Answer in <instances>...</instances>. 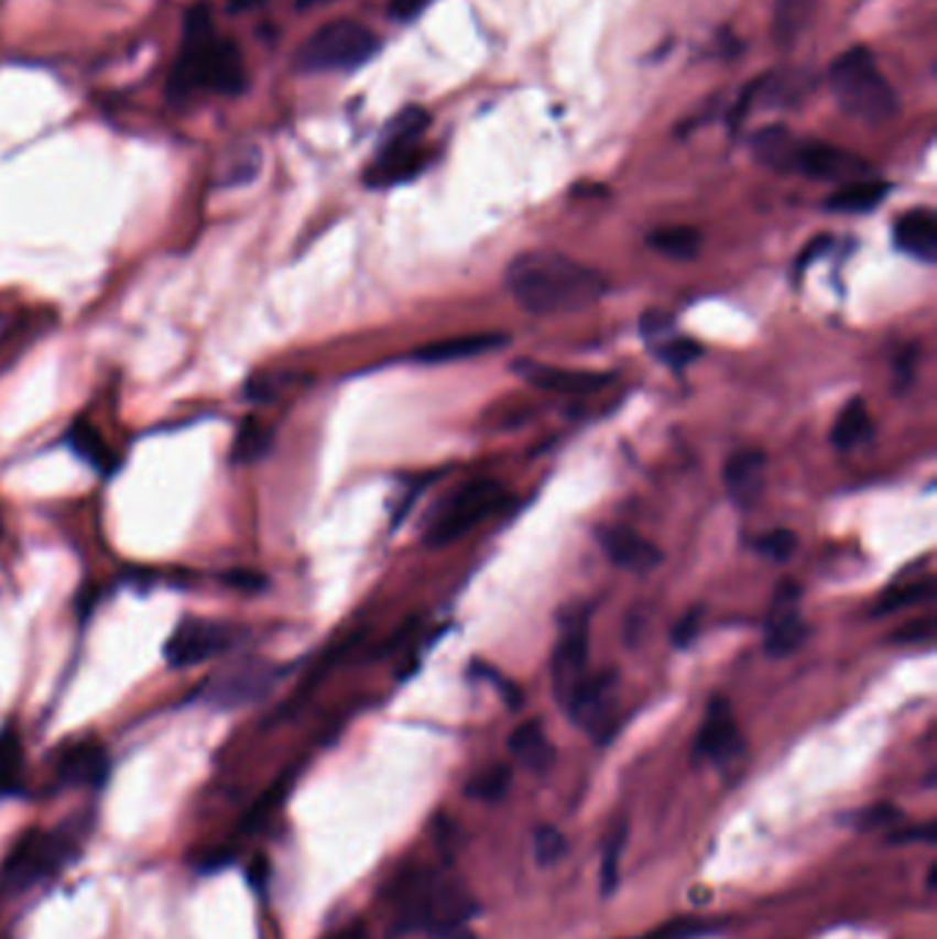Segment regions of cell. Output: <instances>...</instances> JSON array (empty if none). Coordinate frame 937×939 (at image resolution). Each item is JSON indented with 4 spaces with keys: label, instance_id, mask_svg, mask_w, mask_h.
<instances>
[{
    "label": "cell",
    "instance_id": "39",
    "mask_svg": "<svg viewBox=\"0 0 937 939\" xmlns=\"http://www.w3.org/2000/svg\"><path fill=\"white\" fill-rule=\"evenodd\" d=\"M696 630H698V613H690L687 619H682L679 626H676V632H674L676 646L685 648L687 643L693 641V635H696Z\"/></svg>",
    "mask_w": 937,
    "mask_h": 939
},
{
    "label": "cell",
    "instance_id": "36",
    "mask_svg": "<svg viewBox=\"0 0 937 939\" xmlns=\"http://www.w3.org/2000/svg\"><path fill=\"white\" fill-rule=\"evenodd\" d=\"M259 168H262V157H259V152H251L246 160H242V163H237L235 168L229 171V176H226V179H224V185L226 187L248 185V182L257 179Z\"/></svg>",
    "mask_w": 937,
    "mask_h": 939
},
{
    "label": "cell",
    "instance_id": "41",
    "mask_svg": "<svg viewBox=\"0 0 937 939\" xmlns=\"http://www.w3.org/2000/svg\"><path fill=\"white\" fill-rule=\"evenodd\" d=\"M929 632H933V624H929V621H918V626H913L911 632H900L896 641H911V637L922 641V637H929Z\"/></svg>",
    "mask_w": 937,
    "mask_h": 939
},
{
    "label": "cell",
    "instance_id": "28",
    "mask_svg": "<svg viewBox=\"0 0 937 939\" xmlns=\"http://www.w3.org/2000/svg\"><path fill=\"white\" fill-rule=\"evenodd\" d=\"M270 446H273V435L264 424H259L257 418L242 421L240 429H237L235 446H231V459L237 465H253L262 457H268Z\"/></svg>",
    "mask_w": 937,
    "mask_h": 939
},
{
    "label": "cell",
    "instance_id": "22",
    "mask_svg": "<svg viewBox=\"0 0 937 939\" xmlns=\"http://www.w3.org/2000/svg\"><path fill=\"white\" fill-rule=\"evenodd\" d=\"M891 185L883 179H858L850 185L839 187L834 196L825 201V209L839 215H867L878 209L889 198Z\"/></svg>",
    "mask_w": 937,
    "mask_h": 939
},
{
    "label": "cell",
    "instance_id": "8",
    "mask_svg": "<svg viewBox=\"0 0 937 939\" xmlns=\"http://www.w3.org/2000/svg\"><path fill=\"white\" fill-rule=\"evenodd\" d=\"M66 858H69V838L58 836V832H53V836L28 832L11 852L9 863L3 865L6 885H11L14 891L31 887L33 882L58 871L66 863Z\"/></svg>",
    "mask_w": 937,
    "mask_h": 939
},
{
    "label": "cell",
    "instance_id": "32",
    "mask_svg": "<svg viewBox=\"0 0 937 939\" xmlns=\"http://www.w3.org/2000/svg\"><path fill=\"white\" fill-rule=\"evenodd\" d=\"M22 769V744L11 731H0V791L11 788Z\"/></svg>",
    "mask_w": 937,
    "mask_h": 939
},
{
    "label": "cell",
    "instance_id": "6",
    "mask_svg": "<svg viewBox=\"0 0 937 939\" xmlns=\"http://www.w3.org/2000/svg\"><path fill=\"white\" fill-rule=\"evenodd\" d=\"M503 489L495 481H473L465 483L462 489L451 494L446 503L437 509L435 520L426 527L424 542L429 547H446L457 542L465 533L473 531L479 522H484L492 511L501 505Z\"/></svg>",
    "mask_w": 937,
    "mask_h": 939
},
{
    "label": "cell",
    "instance_id": "12",
    "mask_svg": "<svg viewBox=\"0 0 937 939\" xmlns=\"http://www.w3.org/2000/svg\"><path fill=\"white\" fill-rule=\"evenodd\" d=\"M808 626L800 615V588L784 582L775 593L764 626V652L770 657H789L803 646Z\"/></svg>",
    "mask_w": 937,
    "mask_h": 939
},
{
    "label": "cell",
    "instance_id": "11",
    "mask_svg": "<svg viewBox=\"0 0 937 939\" xmlns=\"http://www.w3.org/2000/svg\"><path fill=\"white\" fill-rule=\"evenodd\" d=\"M567 711L586 733H591L600 742L611 736L613 725H617V676H589L584 687L575 692Z\"/></svg>",
    "mask_w": 937,
    "mask_h": 939
},
{
    "label": "cell",
    "instance_id": "16",
    "mask_svg": "<svg viewBox=\"0 0 937 939\" xmlns=\"http://www.w3.org/2000/svg\"><path fill=\"white\" fill-rule=\"evenodd\" d=\"M600 544L606 549L608 558L617 566L630 571H649L660 564V549L652 542H646L638 533L627 531V527H606L600 531Z\"/></svg>",
    "mask_w": 937,
    "mask_h": 939
},
{
    "label": "cell",
    "instance_id": "35",
    "mask_svg": "<svg viewBox=\"0 0 937 939\" xmlns=\"http://www.w3.org/2000/svg\"><path fill=\"white\" fill-rule=\"evenodd\" d=\"M707 926H701L698 920H671V924L660 926V929H654L652 935L641 937V939H693V937H701L707 935Z\"/></svg>",
    "mask_w": 937,
    "mask_h": 939
},
{
    "label": "cell",
    "instance_id": "18",
    "mask_svg": "<svg viewBox=\"0 0 937 939\" xmlns=\"http://www.w3.org/2000/svg\"><path fill=\"white\" fill-rule=\"evenodd\" d=\"M894 242L902 253L933 264L937 259V218L933 209H913L894 226Z\"/></svg>",
    "mask_w": 937,
    "mask_h": 939
},
{
    "label": "cell",
    "instance_id": "30",
    "mask_svg": "<svg viewBox=\"0 0 937 939\" xmlns=\"http://www.w3.org/2000/svg\"><path fill=\"white\" fill-rule=\"evenodd\" d=\"M933 582H907V586L894 588V591L885 593L883 599H880L878 610H874V615H889L896 613V610L902 608H911V604L918 602H927L929 597H933Z\"/></svg>",
    "mask_w": 937,
    "mask_h": 939
},
{
    "label": "cell",
    "instance_id": "7",
    "mask_svg": "<svg viewBox=\"0 0 937 939\" xmlns=\"http://www.w3.org/2000/svg\"><path fill=\"white\" fill-rule=\"evenodd\" d=\"M281 670L259 659H248L226 674L213 676L201 690V701L215 706V709H242V706L257 703L270 692V687L279 681Z\"/></svg>",
    "mask_w": 937,
    "mask_h": 939
},
{
    "label": "cell",
    "instance_id": "17",
    "mask_svg": "<svg viewBox=\"0 0 937 939\" xmlns=\"http://www.w3.org/2000/svg\"><path fill=\"white\" fill-rule=\"evenodd\" d=\"M110 772V758L102 744L80 742L66 750L58 761L61 780L69 786H102Z\"/></svg>",
    "mask_w": 937,
    "mask_h": 939
},
{
    "label": "cell",
    "instance_id": "15",
    "mask_svg": "<svg viewBox=\"0 0 937 939\" xmlns=\"http://www.w3.org/2000/svg\"><path fill=\"white\" fill-rule=\"evenodd\" d=\"M764 468H767V459L759 451H740L726 462L723 483L731 503L740 505V509H751L762 498Z\"/></svg>",
    "mask_w": 937,
    "mask_h": 939
},
{
    "label": "cell",
    "instance_id": "31",
    "mask_svg": "<svg viewBox=\"0 0 937 939\" xmlns=\"http://www.w3.org/2000/svg\"><path fill=\"white\" fill-rule=\"evenodd\" d=\"M624 843H627V825L624 821H619V827L611 832V838H608L606 858H602V871H600L602 896H611V893L617 891L619 858H622V852H624Z\"/></svg>",
    "mask_w": 937,
    "mask_h": 939
},
{
    "label": "cell",
    "instance_id": "4",
    "mask_svg": "<svg viewBox=\"0 0 937 939\" xmlns=\"http://www.w3.org/2000/svg\"><path fill=\"white\" fill-rule=\"evenodd\" d=\"M828 80L839 108L861 124L878 127L900 113V97L894 86L880 75L874 55L867 47L841 53L830 66Z\"/></svg>",
    "mask_w": 937,
    "mask_h": 939
},
{
    "label": "cell",
    "instance_id": "40",
    "mask_svg": "<svg viewBox=\"0 0 937 939\" xmlns=\"http://www.w3.org/2000/svg\"><path fill=\"white\" fill-rule=\"evenodd\" d=\"M327 939H369V931H366L363 924H352V926H347V929L336 931V935L327 937Z\"/></svg>",
    "mask_w": 937,
    "mask_h": 939
},
{
    "label": "cell",
    "instance_id": "33",
    "mask_svg": "<svg viewBox=\"0 0 937 939\" xmlns=\"http://www.w3.org/2000/svg\"><path fill=\"white\" fill-rule=\"evenodd\" d=\"M564 852H567V841H564V836L556 830V827H540V830H536L534 836L536 865L551 869V865H556L558 860L564 858Z\"/></svg>",
    "mask_w": 937,
    "mask_h": 939
},
{
    "label": "cell",
    "instance_id": "14",
    "mask_svg": "<svg viewBox=\"0 0 937 939\" xmlns=\"http://www.w3.org/2000/svg\"><path fill=\"white\" fill-rule=\"evenodd\" d=\"M514 371L534 387H542V391L551 393H567V396L597 393L611 385L613 380L611 374H602V371L558 369V365H542L534 363V360H520V363H514Z\"/></svg>",
    "mask_w": 937,
    "mask_h": 939
},
{
    "label": "cell",
    "instance_id": "29",
    "mask_svg": "<svg viewBox=\"0 0 937 939\" xmlns=\"http://www.w3.org/2000/svg\"><path fill=\"white\" fill-rule=\"evenodd\" d=\"M509 786H512V769L506 764H495L468 783V797L481 799V802H498L506 797Z\"/></svg>",
    "mask_w": 937,
    "mask_h": 939
},
{
    "label": "cell",
    "instance_id": "3",
    "mask_svg": "<svg viewBox=\"0 0 937 939\" xmlns=\"http://www.w3.org/2000/svg\"><path fill=\"white\" fill-rule=\"evenodd\" d=\"M753 157L775 174H803L819 182L869 179L872 168L863 157L825 141L792 135L786 127H767L753 138Z\"/></svg>",
    "mask_w": 937,
    "mask_h": 939
},
{
    "label": "cell",
    "instance_id": "43",
    "mask_svg": "<svg viewBox=\"0 0 937 939\" xmlns=\"http://www.w3.org/2000/svg\"><path fill=\"white\" fill-rule=\"evenodd\" d=\"M322 3H330V0H297V9H314Z\"/></svg>",
    "mask_w": 937,
    "mask_h": 939
},
{
    "label": "cell",
    "instance_id": "25",
    "mask_svg": "<svg viewBox=\"0 0 937 939\" xmlns=\"http://www.w3.org/2000/svg\"><path fill=\"white\" fill-rule=\"evenodd\" d=\"M646 242L665 259L690 261L696 259L698 248H701V231L693 229V226H665V229L652 231Z\"/></svg>",
    "mask_w": 937,
    "mask_h": 939
},
{
    "label": "cell",
    "instance_id": "20",
    "mask_svg": "<svg viewBox=\"0 0 937 939\" xmlns=\"http://www.w3.org/2000/svg\"><path fill=\"white\" fill-rule=\"evenodd\" d=\"M426 154L421 146L410 149H385L377 154L374 165L366 171V185L369 187H391L399 182L415 179L424 171Z\"/></svg>",
    "mask_w": 937,
    "mask_h": 939
},
{
    "label": "cell",
    "instance_id": "2",
    "mask_svg": "<svg viewBox=\"0 0 937 939\" xmlns=\"http://www.w3.org/2000/svg\"><path fill=\"white\" fill-rule=\"evenodd\" d=\"M196 88L215 94H240L246 88L242 55L229 39H215L209 28V6L198 3L187 11L185 47L176 58L168 80L171 99H185Z\"/></svg>",
    "mask_w": 937,
    "mask_h": 939
},
{
    "label": "cell",
    "instance_id": "13",
    "mask_svg": "<svg viewBox=\"0 0 937 939\" xmlns=\"http://www.w3.org/2000/svg\"><path fill=\"white\" fill-rule=\"evenodd\" d=\"M740 750H742V739H740V731H737L731 706L726 698H715V701L709 703L701 728H698L693 758L712 761V764H729L731 758L740 755Z\"/></svg>",
    "mask_w": 937,
    "mask_h": 939
},
{
    "label": "cell",
    "instance_id": "21",
    "mask_svg": "<svg viewBox=\"0 0 937 939\" xmlns=\"http://www.w3.org/2000/svg\"><path fill=\"white\" fill-rule=\"evenodd\" d=\"M509 750L531 772H547L553 766V758H556V750H553L540 720H529L520 728H514V733L509 736Z\"/></svg>",
    "mask_w": 937,
    "mask_h": 939
},
{
    "label": "cell",
    "instance_id": "27",
    "mask_svg": "<svg viewBox=\"0 0 937 939\" xmlns=\"http://www.w3.org/2000/svg\"><path fill=\"white\" fill-rule=\"evenodd\" d=\"M869 429H872V421H869L867 404H863L861 398H856V402L847 404L839 418H836L834 432H830V443H834L839 451H850L858 443L867 440Z\"/></svg>",
    "mask_w": 937,
    "mask_h": 939
},
{
    "label": "cell",
    "instance_id": "37",
    "mask_svg": "<svg viewBox=\"0 0 937 939\" xmlns=\"http://www.w3.org/2000/svg\"><path fill=\"white\" fill-rule=\"evenodd\" d=\"M896 819H900V810H896L894 805H878V808L863 810V816H861V821H858V825H861V830H878V827L891 825V821H896Z\"/></svg>",
    "mask_w": 937,
    "mask_h": 939
},
{
    "label": "cell",
    "instance_id": "38",
    "mask_svg": "<svg viewBox=\"0 0 937 939\" xmlns=\"http://www.w3.org/2000/svg\"><path fill=\"white\" fill-rule=\"evenodd\" d=\"M429 3L432 0H391L388 11H391V17H396V20H410V17L424 11Z\"/></svg>",
    "mask_w": 937,
    "mask_h": 939
},
{
    "label": "cell",
    "instance_id": "10",
    "mask_svg": "<svg viewBox=\"0 0 937 939\" xmlns=\"http://www.w3.org/2000/svg\"><path fill=\"white\" fill-rule=\"evenodd\" d=\"M235 643V630L209 621H185L165 641V663L171 668H193L218 657Z\"/></svg>",
    "mask_w": 937,
    "mask_h": 939
},
{
    "label": "cell",
    "instance_id": "23",
    "mask_svg": "<svg viewBox=\"0 0 937 939\" xmlns=\"http://www.w3.org/2000/svg\"><path fill=\"white\" fill-rule=\"evenodd\" d=\"M66 443H69L72 451H75L83 462L91 465L94 470L99 472L116 470L113 451H110V446L105 443V437L99 435L91 424H86V421H77V424L72 426L69 435H66Z\"/></svg>",
    "mask_w": 937,
    "mask_h": 939
},
{
    "label": "cell",
    "instance_id": "24",
    "mask_svg": "<svg viewBox=\"0 0 937 939\" xmlns=\"http://www.w3.org/2000/svg\"><path fill=\"white\" fill-rule=\"evenodd\" d=\"M817 0H775L773 33L781 47H792L814 17Z\"/></svg>",
    "mask_w": 937,
    "mask_h": 939
},
{
    "label": "cell",
    "instance_id": "1",
    "mask_svg": "<svg viewBox=\"0 0 937 939\" xmlns=\"http://www.w3.org/2000/svg\"><path fill=\"white\" fill-rule=\"evenodd\" d=\"M506 286L529 314L564 316L591 308L606 294V277L569 255L529 250L506 266Z\"/></svg>",
    "mask_w": 937,
    "mask_h": 939
},
{
    "label": "cell",
    "instance_id": "34",
    "mask_svg": "<svg viewBox=\"0 0 937 939\" xmlns=\"http://www.w3.org/2000/svg\"><path fill=\"white\" fill-rule=\"evenodd\" d=\"M756 549L764 558L775 560V564H784V560H789L792 555H795L797 536L792 531H770L759 538Z\"/></svg>",
    "mask_w": 937,
    "mask_h": 939
},
{
    "label": "cell",
    "instance_id": "26",
    "mask_svg": "<svg viewBox=\"0 0 937 939\" xmlns=\"http://www.w3.org/2000/svg\"><path fill=\"white\" fill-rule=\"evenodd\" d=\"M426 127H429V113H426L424 108H415V105L413 108H404L402 113H396L391 121H388L380 152H385V149L418 146Z\"/></svg>",
    "mask_w": 937,
    "mask_h": 939
},
{
    "label": "cell",
    "instance_id": "5",
    "mask_svg": "<svg viewBox=\"0 0 937 939\" xmlns=\"http://www.w3.org/2000/svg\"><path fill=\"white\" fill-rule=\"evenodd\" d=\"M380 50V39L371 28L355 20H333L306 39L297 53L303 72H352L371 61Z\"/></svg>",
    "mask_w": 937,
    "mask_h": 939
},
{
    "label": "cell",
    "instance_id": "19",
    "mask_svg": "<svg viewBox=\"0 0 937 939\" xmlns=\"http://www.w3.org/2000/svg\"><path fill=\"white\" fill-rule=\"evenodd\" d=\"M506 347V336L498 332H484V336H462V338H446V341H435L429 347L415 349L413 358L418 363H454V360L479 358V354H490L495 349Z\"/></svg>",
    "mask_w": 937,
    "mask_h": 939
},
{
    "label": "cell",
    "instance_id": "9",
    "mask_svg": "<svg viewBox=\"0 0 937 939\" xmlns=\"http://www.w3.org/2000/svg\"><path fill=\"white\" fill-rule=\"evenodd\" d=\"M586 679H589V621L586 615H578L562 626V637L553 654V687L564 709Z\"/></svg>",
    "mask_w": 937,
    "mask_h": 939
},
{
    "label": "cell",
    "instance_id": "42",
    "mask_svg": "<svg viewBox=\"0 0 937 939\" xmlns=\"http://www.w3.org/2000/svg\"><path fill=\"white\" fill-rule=\"evenodd\" d=\"M264 0H229V11H251L257 9V6H262Z\"/></svg>",
    "mask_w": 937,
    "mask_h": 939
}]
</instances>
